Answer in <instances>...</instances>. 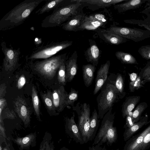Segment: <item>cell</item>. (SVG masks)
<instances>
[{"label":"cell","instance_id":"cell-1","mask_svg":"<svg viewBox=\"0 0 150 150\" xmlns=\"http://www.w3.org/2000/svg\"><path fill=\"white\" fill-rule=\"evenodd\" d=\"M47 0H25L15 6L0 21V30L15 28L23 24L42 2Z\"/></svg>","mask_w":150,"mask_h":150},{"label":"cell","instance_id":"cell-2","mask_svg":"<svg viewBox=\"0 0 150 150\" xmlns=\"http://www.w3.org/2000/svg\"><path fill=\"white\" fill-rule=\"evenodd\" d=\"M113 83L110 80L105 82L97 97L98 119H103L114 104L123 98Z\"/></svg>","mask_w":150,"mask_h":150},{"label":"cell","instance_id":"cell-3","mask_svg":"<svg viewBox=\"0 0 150 150\" xmlns=\"http://www.w3.org/2000/svg\"><path fill=\"white\" fill-rule=\"evenodd\" d=\"M82 3H75L65 5L53 11L50 15L46 16L42 21V27H53L59 26L78 13V9Z\"/></svg>","mask_w":150,"mask_h":150},{"label":"cell","instance_id":"cell-4","mask_svg":"<svg viewBox=\"0 0 150 150\" xmlns=\"http://www.w3.org/2000/svg\"><path fill=\"white\" fill-rule=\"evenodd\" d=\"M112 108L106 113L102 119L100 127L94 139L93 145H103L106 143L111 145L117 138L116 128L114 126L115 114Z\"/></svg>","mask_w":150,"mask_h":150},{"label":"cell","instance_id":"cell-5","mask_svg":"<svg viewBox=\"0 0 150 150\" xmlns=\"http://www.w3.org/2000/svg\"><path fill=\"white\" fill-rule=\"evenodd\" d=\"M67 54L53 56L41 61L32 63L34 70L45 78L51 79L54 76L60 66L66 61Z\"/></svg>","mask_w":150,"mask_h":150},{"label":"cell","instance_id":"cell-6","mask_svg":"<svg viewBox=\"0 0 150 150\" xmlns=\"http://www.w3.org/2000/svg\"><path fill=\"white\" fill-rule=\"evenodd\" d=\"M72 41L66 40L51 43L40 46L26 57L27 59L33 61L38 59H45L54 56L59 52L72 45Z\"/></svg>","mask_w":150,"mask_h":150},{"label":"cell","instance_id":"cell-7","mask_svg":"<svg viewBox=\"0 0 150 150\" xmlns=\"http://www.w3.org/2000/svg\"><path fill=\"white\" fill-rule=\"evenodd\" d=\"M73 110L77 113L78 125H77L83 142L87 143L89 141V129L90 123V108L89 104L84 103L80 104L78 103Z\"/></svg>","mask_w":150,"mask_h":150},{"label":"cell","instance_id":"cell-8","mask_svg":"<svg viewBox=\"0 0 150 150\" xmlns=\"http://www.w3.org/2000/svg\"><path fill=\"white\" fill-rule=\"evenodd\" d=\"M106 30L135 42H138L150 37V31L147 30L113 25Z\"/></svg>","mask_w":150,"mask_h":150},{"label":"cell","instance_id":"cell-9","mask_svg":"<svg viewBox=\"0 0 150 150\" xmlns=\"http://www.w3.org/2000/svg\"><path fill=\"white\" fill-rule=\"evenodd\" d=\"M1 50L4 56L3 65L4 70L7 71L13 70L18 65L21 54L20 48L13 49L12 47H7L5 42L1 43Z\"/></svg>","mask_w":150,"mask_h":150},{"label":"cell","instance_id":"cell-10","mask_svg":"<svg viewBox=\"0 0 150 150\" xmlns=\"http://www.w3.org/2000/svg\"><path fill=\"white\" fill-rule=\"evenodd\" d=\"M52 95L55 110L59 112L62 111L66 107V100L68 95L64 86H61L54 90Z\"/></svg>","mask_w":150,"mask_h":150},{"label":"cell","instance_id":"cell-11","mask_svg":"<svg viewBox=\"0 0 150 150\" xmlns=\"http://www.w3.org/2000/svg\"><path fill=\"white\" fill-rule=\"evenodd\" d=\"M75 114L73 112L70 118L67 117L66 119V129L70 137L76 143L83 144L81 134L78 126L74 120Z\"/></svg>","mask_w":150,"mask_h":150},{"label":"cell","instance_id":"cell-12","mask_svg":"<svg viewBox=\"0 0 150 150\" xmlns=\"http://www.w3.org/2000/svg\"><path fill=\"white\" fill-rule=\"evenodd\" d=\"M14 106L16 112L24 123L25 124L29 123L30 112L25 100L18 97L14 102Z\"/></svg>","mask_w":150,"mask_h":150},{"label":"cell","instance_id":"cell-13","mask_svg":"<svg viewBox=\"0 0 150 150\" xmlns=\"http://www.w3.org/2000/svg\"><path fill=\"white\" fill-rule=\"evenodd\" d=\"M110 64V61H107L105 63L101 65L97 71L93 91L94 95L97 93L106 81Z\"/></svg>","mask_w":150,"mask_h":150},{"label":"cell","instance_id":"cell-14","mask_svg":"<svg viewBox=\"0 0 150 150\" xmlns=\"http://www.w3.org/2000/svg\"><path fill=\"white\" fill-rule=\"evenodd\" d=\"M96 32L100 38L105 42L115 45L126 42L128 40L119 35L111 33L106 30L99 28Z\"/></svg>","mask_w":150,"mask_h":150},{"label":"cell","instance_id":"cell-15","mask_svg":"<svg viewBox=\"0 0 150 150\" xmlns=\"http://www.w3.org/2000/svg\"><path fill=\"white\" fill-rule=\"evenodd\" d=\"M77 52L75 51L66 62V79L67 81L70 82L72 81L76 74L77 70Z\"/></svg>","mask_w":150,"mask_h":150},{"label":"cell","instance_id":"cell-16","mask_svg":"<svg viewBox=\"0 0 150 150\" xmlns=\"http://www.w3.org/2000/svg\"><path fill=\"white\" fill-rule=\"evenodd\" d=\"M85 15L82 13H79L75 16L68 20L66 23L61 25L64 30L68 31L78 30V28L81 25Z\"/></svg>","mask_w":150,"mask_h":150},{"label":"cell","instance_id":"cell-17","mask_svg":"<svg viewBox=\"0 0 150 150\" xmlns=\"http://www.w3.org/2000/svg\"><path fill=\"white\" fill-rule=\"evenodd\" d=\"M127 0H72L71 2L75 3H83L90 5H95L100 8L109 7L115 5Z\"/></svg>","mask_w":150,"mask_h":150},{"label":"cell","instance_id":"cell-18","mask_svg":"<svg viewBox=\"0 0 150 150\" xmlns=\"http://www.w3.org/2000/svg\"><path fill=\"white\" fill-rule=\"evenodd\" d=\"M147 1L145 0H127L123 3L116 4L114 6V7L119 13H121L138 8Z\"/></svg>","mask_w":150,"mask_h":150},{"label":"cell","instance_id":"cell-19","mask_svg":"<svg viewBox=\"0 0 150 150\" xmlns=\"http://www.w3.org/2000/svg\"><path fill=\"white\" fill-rule=\"evenodd\" d=\"M65 0H47L46 2L41 8L37 10L35 13L41 14L54 10L65 5Z\"/></svg>","mask_w":150,"mask_h":150},{"label":"cell","instance_id":"cell-20","mask_svg":"<svg viewBox=\"0 0 150 150\" xmlns=\"http://www.w3.org/2000/svg\"><path fill=\"white\" fill-rule=\"evenodd\" d=\"M84 54L88 62L92 63L95 66L97 65L100 58V52L96 44L90 45V46L85 51Z\"/></svg>","mask_w":150,"mask_h":150},{"label":"cell","instance_id":"cell-21","mask_svg":"<svg viewBox=\"0 0 150 150\" xmlns=\"http://www.w3.org/2000/svg\"><path fill=\"white\" fill-rule=\"evenodd\" d=\"M139 96H132L127 97L126 99L122 105V112L123 118L132 112L136 105L140 101Z\"/></svg>","mask_w":150,"mask_h":150},{"label":"cell","instance_id":"cell-22","mask_svg":"<svg viewBox=\"0 0 150 150\" xmlns=\"http://www.w3.org/2000/svg\"><path fill=\"white\" fill-rule=\"evenodd\" d=\"M104 23L100 21L91 19L85 16L79 28V30H94L102 27Z\"/></svg>","mask_w":150,"mask_h":150},{"label":"cell","instance_id":"cell-23","mask_svg":"<svg viewBox=\"0 0 150 150\" xmlns=\"http://www.w3.org/2000/svg\"><path fill=\"white\" fill-rule=\"evenodd\" d=\"M96 67L92 64L84 65L82 67L83 76L85 85L87 87L92 83Z\"/></svg>","mask_w":150,"mask_h":150},{"label":"cell","instance_id":"cell-24","mask_svg":"<svg viewBox=\"0 0 150 150\" xmlns=\"http://www.w3.org/2000/svg\"><path fill=\"white\" fill-rule=\"evenodd\" d=\"M98 113L94 109L90 117L89 129V141L94 139L96 135L100 120H98Z\"/></svg>","mask_w":150,"mask_h":150},{"label":"cell","instance_id":"cell-25","mask_svg":"<svg viewBox=\"0 0 150 150\" xmlns=\"http://www.w3.org/2000/svg\"><path fill=\"white\" fill-rule=\"evenodd\" d=\"M148 116L146 115L140 120L130 128H128L124 134L125 140H126L129 138L135 132L144 125L149 123L150 121H148Z\"/></svg>","mask_w":150,"mask_h":150},{"label":"cell","instance_id":"cell-26","mask_svg":"<svg viewBox=\"0 0 150 150\" xmlns=\"http://www.w3.org/2000/svg\"><path fill=\"white\" fill-rule=\"evenodd\" d=\"M117 59L123 64H138L136 58L130 53L123 51H118L115 53Z\"/></svg>","mask_w":150,"mask_h":150},{"label":"cell","instance_id":"cell-27","mask_svg":"<svg viewBox=\"0 0 150 150\" xmlns=\"http://www.w3.org/2000/svg\"><path fill=\"white\" fill-rule=\"evenodd\" d=\"M150 131V125L130 144L127 150H139L146 135Z\"/></svg>","mask_w":150,"mask_h":150},{"label":"cell","instance_id":"cell-28","mask_svg":"<svg viewBox=\"0 0 150 150\" xmlns=\"http://www.w3.org/2000/svg\"><path fill=\"white\" fill-rule=\"evenodd\" d=\"M147 107L148 105L145 102H141L137 106L132 114L133 120L135 123L140 119L142 113Z\"/></svg>","mask_w":150,"mask_h":150},{"label":"cell","instance_id":"cell-29","mask_svg":"<svg viewBox=\"0 0 150 150\" xmlns=\"http://www.w3.org/2000/svg\"><path fill=\"white\" fill-rule=\"evenodd\" d=\"M41 96L47 109L50 111H55L53 103L52 93L48 91L45 93H42Z\"/></svg>","mask_w":150,"mask_h":150},{"label":"cell","instance_id":"cell-30","mask_svg":"<svg viewBox=\"0 0 150 150\" xmlns=\"http://www.w3.org/2000/svg\"><path fill=\"white\" fill-rule=\"evenodd\" d=\"M32 98L33 108L37 116L39 118L40 115V101L37 92L34 86L32 88Z\"/></svg>","mask_w":150,"mask_h":150},{"label":"cell","instance_id":"cell-31","mask_svg":"<svg viewBox=\"0 0 150 150\" xmlns=\"http://www.w3.org/2000/svg\"><path fill=\"white\" fill-rule=\"evenodd\" d=\"M114 83L122 97L123 98L126 95V93L124 89V79L120 74H117L115 81Z\"/></svg>","mask_w":150,"mask_h":150},{"label":"cell","instance_id":"cell-32","mask_svg":"<svg viewBox=\"0 0 150 150\" xmlns=\"http://www.w3.org/2000/svg\"><path fill=\"white\" fill-rule=\"evenodd\" d=\"M78 92L72 88H71L70 92L68 94L67 97L66 105L67 107L70 106L74 107V102L77 100L78 98Z\"/></svg>","mask_w":150,"mask_h":150},{"label":"cell","instance_id":"cell-33","mask_svg":"<svg viewBox=\"0 0 150 150\" xmlns=\"http://www.w3.org/2000/svg\"><path fill=\"white\" fill-rule=\"evenodd\" d=\"M66 61L60 66L58 69L57 79L59 83L63 85H66Z\"/></svg>","mask_w":150,"mask_h":150},{"label":"cell","instance_id":"cell-34","mask_svg":"<svg viewBox=\"0 0 150 150\" xmlns=\"http://www.w3.org/2000/svg\"><path fill=\"white\" fill-rule=\"evenodd\" d=\"M139 76L140 77L142 81L147 79L150 76V60L141 69Z\"/></svg>","mask_w":150,"mask_h":150},{"label":"cell","instance_id":"cell-35","mask_svg":"<svg viewBox=\"0 0 150 150\" xmlns=\"http://www.w3.org/2000/svg\"><path fill=\"white\" fill-rule=\"evenodd\" d=\"M138 52L143 58L150 60V45L142 46L138 49Z\"/></svg>","mask_w":150,"mask_h":150},{"label":"cell","instance_id":"cell-36","mask_svg":"<svg viewBox=\"0 0 150 150\" xmlns=\"http://www.w3.org/2000/svg\"><path fill=\"white\" fill-rule=\"evenodd\" d=\"M142 81L140 77L139 76L137 79L134 81H131L129 83V89L131 92H133L135 90H138L143 86L141 83Z\"/></svg>","mask_w":150,"mask_h":150},{"label":"cell","instance_id":"cell-37","mask_svg":"<svg viewBox=\"0 0 150 150\" xmlns=\"http://www.w3.org/2000/svg\"><path fill=\"white\" fill-rule=\"evenodd\" d=\"M124 21L127 23L137 24L139 26L144 27L146 30L150 31V23H145L143 22L141 20L135 19L125 20Z\"/></svg>","mask_w":150,"mask_h":150},{"label":"cell","instance_id":"cell-38","mask_svg":"<svg viewBox=\"0 0 150 150\" xmlns=\"http://www.w3.org/2000/svg\"><path fill=\"white\" fill-rule=\"evenodd\" d=\"M88 17L91 19L101 21L104 23L106 21L105 16L102 14L97 13L94 14L90 15Z\"/></svg>","mask_w":150,"mask_h":150},{"label":"cell","instance_id":"cell-39","mask_svg":"<svg viewBox=\"0 0 150 150\" xmlns=\"http://www.w3.org/2000/svg\"><path fill=\"white\" fill-rule=\"evenodd\" d=\"M129 113L126 117V126L128 128H130L135 123L132 118V112Z\"/></svg>","mask_w":150,"mask_h":150},{"label":"cell","instance_id":"cell-40","mask_svg":"<svg viewBox=\"0 0 150 150\" xmlns=\"http://www.w3.org/2000/svg\"><path fill=\"white\" fill-rule=\"evenodd\" d=\"M150 142V131L146 135L139 150H143Z\"/></svg>","mask_w":150,"mask_h":150},{"label":"cell","instance_id":"cell-41","mask_svg":"<svg viewBox=\"0 0 150 150\" xmlns=\"http://www.w3.org/2000/svg\"><path fill=\"white\" fill-rule=\"evenodd\" d=\"M26 80L23 74L21 75L19 78L17 83V87L18 89L22 88L25 83Z\"/></svg>","mask_w":150,"mask_h":150},{"label":"cell","instance_id":"cell-42","mask_svg":"<svg viewBox=\"0 0 150 150\" xmlns=\"http://www.w3.org/2000/svg\"><path fill=\"white\" fill-rule=\"evenodd\" d=\"M102 145L99 144L93 145L89 147V150H107L105 146H102Z\"/></svg>","mask_w":150,"mask_h":150},{"label":"cell","instance_id":"cell-43","mask_svg":"<svg viewBox=\"0 0 150 150\" xmlns=\"http://www.w3.org/2000/svg\"><path fill=\"white\" fill-rule=\"evenodd\" d=\"M6 103V100L3 98H0V116L1 117V112L4 108L5 107Z\"/></svg>","mask_w":150,"mask_h":150},{"label":"cell","instance_id":"cell-44","mask_svg":"<svg viewBox=\"0 0 150 150\" xmlns=\"http://www.w3.org/2000/svg\"><path fill=\"white\" fill-rule=\"evenodd\" d=\"M6 113L7 117L9 118L14 119L16 117L15 114L12 110L7 111Z\"/></svg>","mask_w":150,"mask_h":150},{"label":"cell","instance_id":"cell-45","mask_svg":"<svg viewBox=\"0 0 150 150\" xmlns=\"http://www.w3.org/2000/svg\"><path fill=\"white\" fill-rule=\"evenodd\" d=\"M129 76V79L131 81H135L138 78V76L137 74L135 73H132L131 74L128 73Z\"/></svg>","mask_w":150,"mask_h":150},{"label":"cell","instance_id":"cell-46","mask_svg":"<svg viewBox=\"0 0 150 150\" xmlns=\"http://www.w3.org/2000/svg\"><path fill=\"white\" fill-rule=\"evenodd\" d=\"M5 86L4 84H1V85L0 89V98H1V97L4 96L5 92Z\"/></svg>","mask_w":150,"mask_h":150},{"label":"cell","instance_id":"cell-47","mask_svg":"<svg viewBox=\"0 0 150 150\" xmlns=\"http://www.w3.org/2000/svg\"><path fill=\"white\" fill-rule=\"evenodd\" d=\"M30 138L28 137H25L22 140V143L24 144L28 143L30 141Z\"/></svg>","mask_w":150,"mask_h":150},{"label":"cell","instance_id":"cell-48","mask_svg":"<svg viewBox=\"0 0 150 150\" xmlns=\"http://www.w3.org/2000/svg\"><path fill=\"white\" fill-rule=\"evenodd\" d=\"M150 82V76L147 79L143 80L141 82V84L143 85L147 82Z\"/></svg>","mask_w":150,"mask_h":150},{"label":"cell","instance_id":"cell-49","mask_svg":"<svg viewBox=\"0 0 150 150\" xmlns=\"http://www.w3.org/2000/svg\"><path fill=\"white\" fill-rule=\"evenodd\" d=\"M64 150H70L67 149H66V148H65V149H64Z\"/></svg>","mask_w":150,"mask_h":150},{"label":"cell","instance_id":"cell-50","mask_svg":"<svg viewBox=\"0 0 150 150\" xmlns=\"http://www.w3.org/2000/svg\"></svg>","mask_w":150,"mask_h":150}]
</instances>
